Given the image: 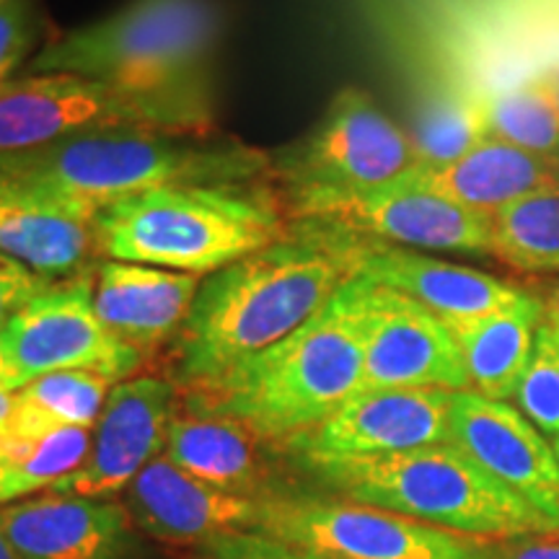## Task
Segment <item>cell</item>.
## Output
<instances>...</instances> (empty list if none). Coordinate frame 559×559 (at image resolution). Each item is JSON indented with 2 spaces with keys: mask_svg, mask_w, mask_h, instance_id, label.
Instances as JSON below:
<instances>
[{
  "mask_svg": "<svg viewBox=\"0 0 559 559\" xmlns=\"http://www.w3.org/2000/svg\"><path fill=\"white\" fill-rule=\"evenodd\" d=\"M358 275L355 236L313 221L200 280L177 337L174 370L187 389L221 379L306 324Z\"/></svg>",
  "mask_w": 559,
  "mask_h": 559,
  "instance_id": "obj_1",
  "label": "cell"
},
{
  "mask_svg": "<svg viewBox=\"0 0 559 559\" xmlns=\"http://www.w3.org/2000/svg\"><path fill=\"white\" fill-rule=\"evenodd\" d=\"M366 360L362 280L355 275L330 304L275 347L221 379L187 389V409L241 419L270 443L304 436L360 391Z\"/></svg>",
  "mask_w": 559,
  "mask_h": 559,
  "instance_id": "obj_2",
  "label": "cell"
},
{
  "mask_svg": "<svg viewBox=\"0 0 559 559\" xmlns=\"http://www.w3.org/2000/svg\"><path fill=\"white\" fill-rule=\"evenodd\" d=\"M272 179V153L241 140L164 130H99L0 160L21 187L94 221L109 202L166 185Z\"/></svg>",
  "mask_w": 559,
  "mask_h": 559,
  "instance_id": "obj_3",
  "label": "cell"
},
{
  "mask_svg": "<svg viewBox=\"0 0 559 559\" xmlns=\"http://www.w3.org/2000/svg\"><path fill=\"white\" fill-rule=\"evenodd\" d=\"M293 221L272 179L166 185L104 205L96 257L207 277L283 241Z\"/></svg>",
  "mask_w": 559,
  "mask_h": 559,
  "instance_id": "obj_4",
  "label": "cell"
},
{
  "mask_svg": "<svg viewBox=\"0 0 559 559\" xmlns=\"http://www.w3.org/2000/svg\"><path fill=\"white\" fill-rule=\"evenodd\" d=\"M228 29L223 0H128L41 47L24 75L68 73L143 94L215 96L213 62Z\"/></svg>",
  "mask_w": 559,
  "mask_h": 559,
  "instance_id": "obj_5",
  "label": "cell"
},
{
  "mask_svg": "<svg viewBox=\"0 0 559 559\" xmlns=\"http://www.w3.org/2000/svg\"><path fill=\"white\" fill-rule=\"evenodd\" d=\"M349 502L479 539H528L555 528L451 443L383 456L298 459Z\"/></svg>",
  "mask_w": 559,
  "mask_h": 559,
  "instance_id": "obj_6",
  "label": "cell"
},
{
  "mask_svg": "<svg viewBox=\"0 0 559 559\" xmlns=\"http://www.w3.org/2000/svg\"><path fill=\"white\" fill-rule=\"evenodd\" d=\"M99 130L215 135V96L143 94L81 75H21L0 88V160Z\"/></svg>",
  "mask_w": 559,
  "mask_h": 559,
  "instance_id": "obj_7",
  "label": "cell"
},
{
  "mask_svg": "<svg viewBox=\"0 0 559 559\" xmlns=\"http://www.w3.org/2000/svg\"><path fill=\"white\" fill-rule=\"evenodd\" d=\"M417 169L407 132L360 88H342L304 138L272 153V181L283 194L383 190Z\"/></svg>",
  "mask_w": 559,
  "mask_h": 559,
  "instance_id": "obj_8",
  "label": "cell"
},
{
  "mask_svg": "<svg viewBox=\"0 0 559 559\" xmlns=\"http://www.w3.org/2000/svg\"><path fill=\"white\" fill-rule=\"evenodd\" d=\"M254 531L321 559H495L498 555L489 539L349 500H260Z\"/></svg>",
  "mask_w": 559,
  "mask_h": 559,
  "instance_id": "obj_9",
  "label": "cell"
},
{
  "mask_svg": "<svg viewBox=\"0 0 559 559\" xmlns=\"http://www.w3.org/2000/svg\"><path fill=\"white\" fill-rule=\"evenodd\" d=\"M94 267L55 280L0 330V347L21 389L55 370H88L120 383L143 366L145 355L117 340L96 313Z\"/></svg>",
  "mask_w": 559,
  "mask_h": 559,
  "instance_id": "obj_10",
  "label": "cell"
},
{
  "mask_svg": "<svg viewBox=\"0 0 559 559\" xmlns=\"http://www.w3.org/2000/svg\"><path fill=\"white\" fill-rule=\"evenodd\" d=\"M290 221H313L368 241L404 249L489 254L492 218L417 190L394 185L368 192L283 194Z\"/></svg>",
  "mask_w": 559,
  "mask_h": 559,
  "instance_id": "obj_11",
  "label": "cell"
},
{
  "mask_svg": "<svg viewBox=\"0 0 559 559\" xmlns=\"http://www.w3.org/2000/svg\"><path fill=\"white\" fill-rule=\"evenodd\" d=\"M362 280V277H360ZM366 360L360 391H469L464 358L449 326L400 290L362 280Z\"/></svg>",
  "mask_w": 559,
  "mask_h": 559,
  "instance_id": "obj_12",
  "label": "cell"
},
{
  "mask_svg": "<svg viewBox=\"0 0 559 559\" xmlns=\"http://www.w3.org/2000/svg\"><path fill=\"white\" fill-rule=\"evenodd\" d=\"M453 391L370 389L304 436L285 443L296 459L383 456L449 443Z\"/></svg>",
  "mask_w": 559,
  "mask_h": 559,
  "instance_id": "obj_13",
  "label": "cell"
},
{
  "mask_svg": "<svg viewBox=\"0 0 559 559\" xmlns=\"http://www.w3.org/2000/svg\"><path fill=\"white\" fill-rule=\"evenodd\" d=\"M449 443L528 502L559 534V464L555 449L508 402L453 391Z\"/></svg>",
  "mask_w": 559,
  "mask_h": 559,
  "instance_id": "obj_14",
  "label": "cell"
},
{
  "mask_svg": "<svg viewBox=\"0 0 559 559\" xmlns=\"http://www.w3.org/2000/svg\"><path fill=\"white\" fill-rule=\"evenodd\" d=\"M174 404L177 391L169 381L138 376L115 383L86 461L50 492L88 500L120 495L166 449Z\"/></svg>",
  "mask_w": 559,
  "mask_h": 559,
  "instance_id": "obj_15",
  "label": "cell"
},
{
  "mask_svg": "<svg viewBox=\"0 0 559 559\" xmlns=\"http://www.w3.org/2000/svg\"><path fill=\"white\" fill-rule=\"evenodd\" d=\"M358 277L417 300L445 326L464 324L519 304L526 293L464 264L440 262L419 251L355 236Z\"/></svg>",
  "mask_w": 559,
  "mask_h": 559,
  "instance_id": "obj_16",
  "label": "cell"
},
{
  "mask_svg": "<svg viewBox=\"0 0 559 559\" xmlns=\"http://www.w3.org/2000/svg\"><path fill=\"white\" fill-rule=\"evenodd\" d=\"M128 492L140 526L166 542H213L254 531L260 519V500L207 485L169 456L153 459Z\"/></svg>",
  "mask_w": 559,
  "mask_h": 559,
  "instance_id": "obj_17",
  "label": "cell"
},
{
  "mask_svg": "<svg viewBox=\"0 0 559 559\" xmlns=\"http://www.w3.org/2000/svg\"><path fill=\"white\" fill-rule=\"evenodd\" d=\"M198 275L135 262L99 260L94 267V306L117 340L148 355L174 342L200 288Z\"/></svg>",
  "mask_w": 559,
  "mask_h": 559,
  "instance_id": "obj_18",
  "label": "cell"
},
{
  "mask_svg": "<svg viewBox=\"0 0 559 559\" xmlns=\"http://www.w3.org/2000/svg\"><path fill=\"white\" fill-rule=\"evenodd\" d=\"M0 531L24 559H117L128 513L115 502L55 495L0 508Z\"/></svg>",
  "mask_w": 559,
  "mask_h": 559,
  "instance_id": "obj_19",
  "label": "cell"
},
{
  "mask_svg": "<svg viewBox=\"0 0 559 559\" xmlns=\"http://www.w3.org/2000/svg\"><path fill=\"white\" fill-rule=\"evenodd\" d=\"M404 185L492 218L502 207L531 194L559 190V158L487 138L449 166L440 169L419 166L409 179H404Z\"/></svg>",
  "mask_w": 559,
  "mask_h": 559,
  "instance_id": "obj_20",
  "label": "cell"
},
{
  "mask_svg": "<svg viewBox=\"0 0 559 559\" xmlns=\"http://www.w3.org/2000/svg\"><path fill=\"white\" fill-rule=\"evenodd\" d=\"M0 254L45 277H73L99 262L94 221L37 192L0 185Z\"/></svg>",
  "mask_w": 559,
  "mask_h": 559,
  "instance_id": "obj_21",
  "label": "cell"
},
{
  "mask_svg": "<svg viewBox=\"0 0 559 559\" xmlns=\"http://www.w3.org/2000/svg\"><path fill=\"white\" fill-rule=\"evenodd\" d=\"M262 443L270 440L241 419L185 409L171 417L164 456L207 485L247 495L262 481Z\"/></svg>",
  "mask_w": 559,
  "mask_h": 559,
  "instance_id": "obj_22",
  "label": "cell"
},
{
  "mask_svg": "<svg viewBox=\"0 0 559 559\" xmlns=\"http://www.w3.org/2000/svg\"><path fill=\"white\" fill-rule=\"evenodd\" d=\"M542 321V300L526 293L508 309L449 326L464 358L469 391L487 400L508 402L528 366Z\"/></svg>",
  "mask_w": 559,
  "mask_h": 559,
  "instance_id": "obj_23",
  "label": "cell"
},
{
  "mask_svg": "<svg viewBox=\"0 0 559 559\" xmlns=\"http://www.w3.org/2000/svg\"><path fill=\"white\" fill-rule=\"evenodd\" d=\"M487 138L485 102L466 83L443 75L419 91L409 140L423 169L449 166Z\"/></svg>",
  "mask_w": 559,
  "mask_h": 559,
  "instance_id": "obj_24",
  "label": "cell"
},
{
  "mask_svg": "<svg viewBox=\"0 0 559 559\" xmlns=\"http://www.w3.org/2000/svg\"><path fill=\"white\" fill-rule=\"evenodd\" d=\"M115 383L88 370H55L13 394L9 430L21 438H39L62 428H88L99 423Z\"/></svg>",
  "mask_w": 559,
  "mask_h": 559,
  "instance_id": "obj_25",
  "label": "cell"
},
{
  "mask_svg": "<svg viewBox=\"0 0 559 559\" xmlns=\"http://www.w3.org/2000/svg\"><path fill=\"white\" fill-rule=\"evenodd\" d=\"M91 451L88 428H62L39 438L0 432V502L50 489L73 474Z\"/></svg>",
  "mask_w": 559,
  "mask_h": 559,
  "instance_id": "obj_26",
  "label": "cell"
},
{
  "mask_svg": "<svg viewBox=\"0 0 559 559\" xmlns=\"http://www.w3.org/2000/svg\"><path fill=\"white\" fill-rule=\"evenodd\" d=\"M489 254L523 275L559 272V190L531 194L492 215Z\"/></svg>",
  "mask_w": 559,
  "mask_h": 559,
  "instance_id": "obj_27",
  "label": "cell"
},
{
  "mask_svg": "<svg viewBox=\"0 0 559 559\" xmlns=\"http://www.w3.org/2000/svg\"><path fill=\"white\" fill-rule=\"evenodd\" d=\"M489 135L523 151L559 158V107L544 75L479 94Z\"/></svg>",
  "mask_w": 559,
  "mask_h": 559,
  "instance_id": "obj_28",
  "label": "cell"
},
{
  "mask_svg": "<svg viewBox=\"0 0 559 559\" xmlns=\"http://www.w3.org/2000/svg\"><path fill=\"white\" fill-rule=\"evenodd\" d=\"M513 400L531 425L559 438V347L547 324L536 332L528 366L515 386Z\"/></svg>",
  "mask_w": 559,
  "mask_h": 559,
  "instance_id": "obj_29",
  "label": "cell"
},
{
  "mask_svg": "<svg viewBox=\"0 0 559 559\" xmlns=\"http://www.w3.org/2000/svg\"><path fill=\"white\" fill-rule=\"evenodd\" d=\"M45 32L47 16L39 0H5L0 5V88L13 81L11 75L29 58Z\"/></svg>",
  "mask_w": 559,
  "mask_h": 559,
  "instance_id": "obj_30",
  "label": "cell"
},
{
  "mask_svg": "<svg viewBox=\"0 0 559 559\" xmlns=\"http://www.w3.org/2000/svg\"><path fill=\"white\" fill-rule=\"evenodd\" d=\"M52 285V277L39 275L37 270L26 267L24 262L13 260L9 254H0V330L5 326V321L16 317L24 306H29Z\"/></svg>",
  "mask_w": 559,
  "mask_h": 559,
  "instance_id": "obj_31",
  "label": "cell"
},
{
  "mask_svg": "<svg viewBox=\"0 0 559 559\" xmlns=\"http://www.w3.org/2000/svg\"><path fill=\"white\" fill-rule=\"evenodd\" d=\"M205 559H321L288 544L270 539L257 531H239L207 542Z\"/></svg>",
  "mask_w": 559,
  "mask_h": 559,
  "instance_id": "obj_32",
  "label": "cell"
},
{
  "mask_svg": "<svg viewBox=\"0 0 559 559\" xmlns=\"http://www.w3.org/2000/svg\"><path fill=\"white\" fill-rule=\"evenodd\" d=\"M495 559H559V544L542 539H508Z\"/></svg>",
  "mask_w": 559,
  "mask_h": 559,
  "instance_id": "obj_33",
  "label": "cell"
},
{
  "mask_svg": "<svg viewBox=\"0 0 559 559\" xmlns=\"http://www.w3.org/2000/svg\"><path fill=\"white\" fill-rule=\"evenodd\" d=\"M544 321L551 326H559V283L549 285L547 293H544Z\"/></svg>",
  "mask_w": 559,
  "mask_h": 559,
  "instance_id": "obj_34",
  "label": "cell"
},
{
  "mask_svg": "<svg viewBox=\"0 0 559 559\" xmlns=\"http://www.w3.org/2000/svg\"><path fill=\"white\" fill-rule=\"evenodd\" d=\"M21 389V383L16 379V373H13L9 360H5L3 355V347H0V391H5V394H16Z\"/></svg>",
  "mask_w": 559,
  "mask_h": 559,
  "instance_id": "obj_35",
  "label": "cell"
},
{
  "mask_svg": "<svg viewBox=\"0 0 559 559\" xmlns=\"http://www.w3.org/2000/svg\"><path fill=\"white\" fill-rule=\"evenodd\" d=\"M11 412H13V394H5V391H0V432H3L5 425H9Z\"/></svg>",
  "mask_w": 559,
  "mask_h": 559,
  "instance_id": "obj_36",
  "label": "cell"
},
{
  "mask_svg": "<svg viewBox=\"0 0 559 559\" xmlns=\"http://www.w3.org/2000/svg\"><path fill=\"white\" fill-rule=\"evenodd\" d=\"M0 559H24L16 549L11 547L9 539L3 536V531H0Z\"/></svg>",
  "mask_w": 559,
  "mask_h": 559,
  "instance_id": "obj_37",
  "label": "cell"
},
{
  "mask_svg": "<svg viewBox=\"0 0 559 559\" xmlns=\"http://www.w3.org/2000/svg\"><path fill=\"white\" fill-rule=\"evenodd\" d=\"M544 81H547L551 96H555V102L559 107V73H544Z\"/></svg>",
  "mask_w": 559,
  "mask_h": 559,
  "instance_id": "obj_38",
  "label": "cell"
},
{
  "mask_svg": "<svg viewBox=\"0 0 559 559\" xmlns=\"http://www.w3.org/2000/svg\"><path fill=\"white\" fill-rule=\"evenodd\" d=\"M544 324H547V321H544ZM549 330H551V334H555V342H557V347H559V326H551V324H547Z\"/></svg>",
  "mask_w": 559,
  "mask_h": 559,
  "instance_id": "obj_39",
  "label": "cell"
},
{
  "mask_svg": "<svg viewBox=\"0 0 559 559\" xmlns=\"http://www.w3.org/2000/svg\"><path fill=\"white\" fill-rule=\"evenodd\" d=\"M551 449H555V456H557V464H559V438H555V443H551Z\"/></svg>",
  "mask_w": 559,
  "mask_h": 559,
  "instance_id": "obj_40",
  "label": "cell"
},
{
  "mask_svg": "<svg viewBox=\"0 0 559 559\" xmlns=\"http://www.w3.org/2000/svg\"><path fill=\"white\" fill-rule=\"evenodd\" d=\"M5 3V0H0V5H3Z\"/></svg>",
  "mask_w": 559,
  "mask_h": 559,
  "instance_id": "obj_41",
  "label": "cell"
}]
</instances>
